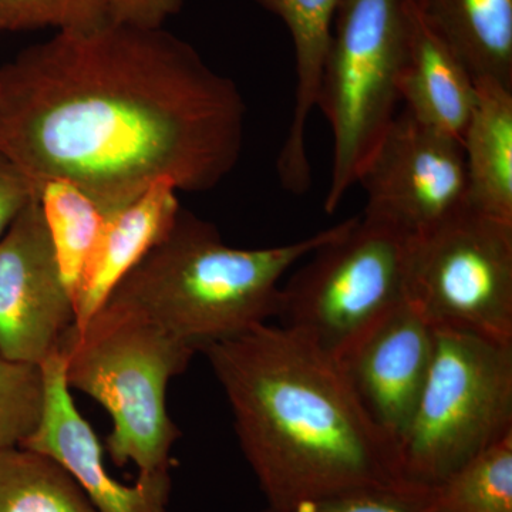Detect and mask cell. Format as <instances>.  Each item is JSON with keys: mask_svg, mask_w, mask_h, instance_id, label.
<instances>
[{"mask_svg": "<svg viewBox=\"0 0 512 512\" xmlns=\"http://www.w3.org/2000/svg\"><path fill=\"white\" fill-rule=\"evenodd\" d=\"M512 433V343L434 329L429 375L399 443L402 476L433 485Z\"/></svg>", "mask_w": 512, "mask_h": 512, "instance_id": "cell-5", "label": "cell"}, {"mask_svg": "<svg viewBox=\"0 0 512 512\" xmlns=\"http://www.w3.org/2000/svg\"><path fill=\"white\" fill-rule=\"evenodd\" d=\"M0 512H97L76 481L52 458L0 450Z\"/></svg>", "mask_w": 512, "mask_h": 512, "instance_id": "cell-19", "label": "cell"}, {"mask_svg": "<svg viewBox=\"0 0 512 512\" xmlns=\"http://www.w3.org/2000/svg\"><path fill=\"white\" fill-rule=\"evenodd\" d=\"M266 12L284 22L295 50L296 92L291 124L278 161L279 183L291 194L302 195L312 185V167L306 150V127L318 109L320 83L328 55L333 22L342 0H256Z\"/></svg>", "mask_w": 512, "mask_h": 512, "instance_id": "cell-14", "label": "cell"}, {"mask_svg": "<svg viewBox=\"0 0 512 512\" xmlns=\"http://www.w3.org/2000/svg\"><path fill=\"white\" fill-rule=\"evenodd\" d=\"M74 320L73 298L36 197L0 238V353L42 366L59 352Z\"/></svg>", "mask_w": 512, "mask_h": 512, "instance_id": "cell-10", "label": "cell"}, {"mask_svg": "<svg viewBox=\"0 0 512 512\" xmlns=\"http://www.w3.org/2000/svg\"><path fill=\"white\" fill-rule=\"evenodd\" d=\"M474 79L512 89V0H417Z\"/></svg>", "mask_w": 512, "mask_h": 512, "instance_id": "cell-17", "label": "cell"}, {"mask_svg": "<svg viewBox=\"0 0 512 512\" xmlns=\"http://www.w3.org/2000/svg\"><path fill=\"white\" fill-rule=\"evenodd\" d=\"M474 210L512 224V89L476 79V100L461 137Z\"/></svg>", "mask_w": 512, "mask_h": 512, "instance_id": "cell-16", "label": "cell"}, {"mask_svg": "<svg viewBox=\"0 0 512 512\" xmlns=\"http://www.w3.org/2000/svg\"><path fill=\"white\" fill-rule=\"evenodd\" d=\"M185 0H104L110 22L143 29H161L180 12Z\"/></svg>", "mask_w": 512, "mask_h": 512, "instance_id": "cell-24", "label": "cell"}, {"mask_svg": "<svg viewBox=\"0 0 512 512\" xmlns=\"http://www.w3.org/2000/svg\"><path fill=\"white\" fill-rule=\"evenodd\" d=\"M424 490L426 512H512V433Z\"/></svg>", "mask_w": 512, "mask_h": 512, "instance_id": "cell-20", "label": "cell"}, {"mask_svg": "<svg viewBox=\"0 0 512 512\" xmlns=\"http://www.w3.org/2000/svg\"><path fill=\"white\" fill-rule=\"evenodd\" d=\"M177 192L171 181H158L110 215L74 295V328L87 325L128 272L173 228L181 211Z\"/></svg>", "mask_w": 512, "mask_h": 512, "instance_id": "cell-15", "label": "cell"}, {"mask_svg": "<svg viewBox=\"0 0 512 512\" xmlns=\"http://www.w3.org/2000/svg\"><path fill=\"white\" fill-rule=\"evenodd\" d=\"M349 220L281 247H228L208 222L180 211L173 228L104 305L153 323L202 352L276 318L293 265L345 231Z\"/></svg>", "mask_w": 512, "mask_h": 512, "instance_id": "cell-3", "label": "cell"}, {"mask_svg": "<svg viewBox=\"0 0 512 512\" xmlns=\"http://www.w3.org/2000/svg\"><path fill=\"white\" fill-rule=\"evenodd\" d=\"M407 302L433 329L512 343V224L468 207L412 238Z\"/></svg>", "mask_w": 512, "mask_h": 512, "instance_id": "cell-8", "label": "cell"}, {"mask_svg": "<svg viewBox=\"0 0 512 512\" xmlns=\"http://www.w3.org/2000/svg\"><path fill=\"white\" fill-rule=\"evenodd\" d=\"M107 22L104 0H0V35L43 28L80 32Z\"/></svg>", "mask_w": 512, "mask_h": 512, "instance_id": "cell-22", "label": "cell"}, {"mask_svg": "<svg viewBox=\"0 0 512 512\" xmlns=\"http://www.w3.org/2000/svg\"><path fill=\"white\" fill-rule=\"evenodd\" d=\"M399 96L414 119L458 140L476 100V79L417 0L407 3Z\"/></svg>", "mask_w": 512, "mask_h": 512, "instance_id": "cell-13", "label": "cell"}, {"mask_svg": "<svg viewBox=\"0 0 512 512\" xmlns=\"http://www.w3.org/2000/svg\"><path fill=\"white\" fill-rule=\"evenodd\" d=\"M433 350L434 329L406 301L340 360L366 412L397 451L429 375Z\"/></svg>", "mask_w": 512, "mask_h": 512, "instance_id": "cell-12", "label": "cell"}, {"mask_svg": "<svg viewBox=\"0 0 512 512\" xmlns=\"http://www.w3.org/2000/svg\"><path fill=\"white\" fill-rule=\"evenodd\" d=\"M356 184L366 194L363 215L410 238L471 207L461 140L426 126L407 110L384 131Z\"/></svg>", "mask_w": 512, "mask_h": 512, "instance_id": "cell-9", "label": "cell"}, {"mask_svg": "<svg viewBox=\"0 0 512 512\" xmlns=\"http://www.w3.org/2000/svg\"><path fill=\"white\" fill-rule=\"evenodd\" d=\"M42 367L13 362L0 353V450L20 447L42 416Z\"/></svg>", "mask_w": 512, "mask_h": 512, "instance_id": "cell-21", "label": "cell"}, {"mask_svg": "<svg viewBox=\"0 0 512 512\" xmlns=\"http://www.w3.org/2000/svg\"><path fill=\"white\" fill-rule=\"evenodd\" d=\"M247 107L237 84L161 29L57 32L0 67V153L116 212L158 181L207 192L232 173Z\"/></svg>", "mask_w": 512, "mask_h": 512, "instance_id": "cell-1", "label": "cell"}, {"mask_svg": "<svg viewBox=\"0 0 512 512\" xmlns=\"http://www.w3.org/2000/svg\"><path fill=\"white\" fill-rule=\"evenodd\" d=\"M412 238L375 218H350L281 288L276 318L343 359L407 301Z\"/></svg>", "mask_w": 512, "mask_h": 512, "instance_id": "cell-7", "label": "cell"}, {"mask_svg": "<svg viewBox=\"0 0 512 512\" xmlns=\"http://www.w3.org/2000/svg\"><path fill=\"white\" fill-rule=\"evenodd\" d=\"M37 198L64 282L74 299L113 212L107 211L82 188L64 181L39 185Z\"/></svg>", "mask_w": 512, "mask_h": 512, "instance_id": "cell-18", "label": "cell"}, {"mask_svg": "<svg viewBox=\"0 0 512 512\" xmlns=\"http://www.w3.org/2000/svg\"><path fill=\"white\" fill-rule=\"evenodd\" d=\"M409 0H342L318 100L332 130L328 214L357 183L384 131L397 116Z\"/></svg>", "mask_w": 512, "mask_h": 512, "instance_id": "cell-6", "label": "cell"}, {"mask_svg": "<svg viewBox=\"0 0 512 512\" xmlns=\"http://www.w3.org/2000/svg\"><path fill=\"white\" fill-rule=\"evenodd\" d=\"M40 367L45 384L42 416L20 447L62 466L97 512H167L171 478H137L127 485L110 476L100 441L74 403L60 352Z\"/></svg>", "mask_w": 512, "mask_h": 512, "instance_id": "cell-11", "label": "cell"}, {"mask_svg": "<svg viewBox=\"0 0 512 512\" xmlns=\"http://www.w3.org/2000/svg\"><path fill=\"white\" fill-rule=\"evenodd\" d=\"M202 353L266 507L291 511L406 481L397 447L366 412L342 363L301 333L266 322Z\"/></svg>", "mask_w": 512, "mask_h": 512, "instance_id": "cell-2", "label": "cell"}, {"mask_svg": "<svg viewBox=\"0 0 512 512\" xmlns=\"http://www.w3.org/2000/svg\"><path fill=\"white\" fill-rule=\"evenodd\" d=\"M424 491V485L400 481L335 495L291 511H275L266 507L261 512H426Z\"/></svg>", "mask_w": 512, "mask_h": 512, "instance_id": "cell-23", "label": "cell"}, {"mask_svg": "<svg viewBox=\"0 0 512 512\" xmlns=\"http://www.w3.org/2000/svg\"><path fill=\"white\" fill-rule=\"evenodd\" d=\"M36 197L35 184L5 154L0 153V238L23 208Z\"/></svg>", "mask_w": 512, "mask_h": 512, "instance_id": "cell-25", "label": "cell"}, {"mask_svg": "<svg viewBox=\"0 0 512 512\" xmlns=\"http://www.w3.org/2000/svg\"><path fill=\"white\" fill-rule=\"evenodd\" d=\"M59 352L70 390L86 393L110 414L111 461L119 467L133 463L144 480L170 477L171 448L181 433L168 414V383L197 352L109 305L84 328L67 330Z\"/></svg>", "mask_w": 512, "mask_h": 512, "instance_id": "cell-4", "label": "cell"}]
</instances>
